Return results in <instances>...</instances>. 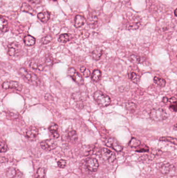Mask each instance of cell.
<instances>
[{"instance_id": "obj_1", "label": "cell", "mask_w": 177, "mask_h": 178, "mask_svg": "<svg viewBox=\"0 0 177 178\" xmlns=\"http://www.w3.org/2000/svg\"><path fill=\"white\" fill-rule=\"evenodd\" d=\"M150 118L154 121L161 122L168 118L169 114L164 108H154L150 111Z\"/></svg>"}, {"instance_id": "obj_2", "label": "cell", "mask_w": 177, "mask_h": 178, "mask_svg": "<svg viewBox=\"0 0 177 178\" xmlns=\"http://www.w3.org/2000/svg\"><path fill=\"white\" fill-rule=\"evenodd\" d=\"M94 98L97 104L101 107L108 106L111 102V99L108 95L99 90L94 93Z\"/></svg>"}, {"instance_id": "obj_3", "label": "cell", "mask_w": 177, "mask_h": 178, "mask_svg": "<svg viewBox=\"0 0 177 178\" xmlns=\"http://www.w3.org/2000/svg\"><path fill=\"white\" fill-rule=\"evenodd\" d=\"M141 19L139 16L131 15L128 17L125 22V27L127 30H135L139 28Z\"/></svg>"}, {"instance_id": "obj_4", "label": "cell", "mask_w": 177, "mask_h": 178, "mask_svg": "<svg viewBox=\"0 0 177 178\" xmlns=\"http://www.w3.org/2000/svg\"><path fill=\"white\" fill-rule=\"evenodd\" d=\"M19 72L21 75L31 84L34 86H38L39 83V79L38 76L36 75V74L30 72L25 68L24 67L21 68L19 70Z\"/></svg>"}, {"instance_id": "obj_5", "label": "cell", "mask_w": 177, "mask_h": 178, "mask_svg": "<svg viewBox=\"0 0 177 178\" xmlns=\"http://www.w3.org/2000/svg\"><path fill=\"white\" fill-rule=\"evenodd\" d=\"M101 155L103 159L108 163H113L115 161V154L110 149L105 148L102 149L101 151Z\"/></svg>"}, {"instance_id": "obj_6", "label": "cell", "mask_w": 177, "mask_h": 178, "mask_svg": "<svg viewBox=\"0 0 177 178\" xmlns=\"http://www.w3.org/2000/svg\"><path fill=\"white\" fill-rule=\"evenodd\" d=\"M68 74L77 84L80 85L83 84L84 80L82 75L77 72L74 68L71 67L69 69Z\"/></svg>"}, {"instance_id": "obj_7", "label": "cell", "mask_w": 177, "mask_h": 178, "mask_svg": "<svg viewBox=\"0 0 177 178\" xmlns=\"http://www.w3.org/2000/svg\"><path fill=\"white\" fill-rule=\"evenodd\" d=\"M2 87L4 89H15L17 91H21L22 90V84L19 82L14 81H7L4 82L2 84Z\"/></svg>"}, {"instance_id": "obj_8", "label": "cell", "mask_w": 177, "mask_h": 178, "mask_svg": "<svg viewBox=\"0 0 177 178\" xmlns=\"http://www.w3.org/2000/svg\"><path fill=\"white\" fill-rule=\"evenodd\" d=\"M40 145L43 149L47 151H52L55 149L57 146L56 142L53 139H47L41 142Z\"/></svg>"}, {"instance_id": "obj_9", "label": "cell", "mask_w": 177, "mask_h": 178, "mask_svg": "<svg viewBox=\"0 0 177 178\" xmlns=\"http://www.w3.org/2000/svg\"><path fill=\"white\" fill-rule=\"evenodd\" d=\"M105 144L107 146L112 148L116 152H121L123 149V146L117 141L112 137H109L106 139Z\"/></svg>"}, {"instance_id": "obj_10", "label": "cell", "mask_w": 177, "mask_h": 178, "mask_svg": "<svg viewBox=\"0 0 177 178\" xmlns=\"http://www.w3.org/2000/svg\"><path fill=\"white\" fill-rule=\"evenodd\" d=\"M160 171L163 174L174 176L175 173V167L169 163H164L160 167Z\"/></svg>"}, {"instance_id": "obj_11", "label": "cell", "mask_w": 177, "mask_h": 178, "mask_svg": "<svg viewBox=\"0 0 177 178\" xmlns=\"http://www.w3.org/2000/svg\"><path fill=\"white\" fill-rule=\"evenodd\" d=\"M87 168L90 171L95 172L99 168V163L97 159L94 158H90L87 161Z\"/></svg>"}, {"instance_id": "obj_12", "label": "cell", "mask_w": 177, "mask_h": 178, "mask_svg": "<svg viewBox=\"0 0 177 178\" xmlns=\"http://www.w3.org/2000/svg\"><path fill=\"white\" fill-rule=\"evenodd\" d=\"M38 134H39V131L38 129L36 128V127L31 126V127H29L26 131V137L30 140H32L38 136Z\"/></svg>"}, {"instance_id": "obj_13", "label": "cell", "mask_w": 177, "mask_h": 178, "mask_svg": "<svg viewBox=\"0 0 177 178\" xmlns=\"http://www.w3.org/2000/svg\"><path fill=\"white\" fill-rule=\"evenodd\" d=\"M86 22V19L83 16L81 15L76 16L74 19V26L76 28L81 27V26H83L85 24V22Z\"/></svg>"}, {"instance_id": "obj_14", "label": "cell", "mask_w": 177, "mask_h": 178, "mask_svg": "<svg viewBox=\"0 0 177 178\" xmlns=\"http://www.w3.org/2000/svg\"><path fill=\"white\" fill-rule=\"evenodd\" d=\"M49 130L54 138L57 139L59 137V134L58 132V126L57 124L55 123H51L49 127Z\"/></svg>"}, {"instance_id": "obj_15", "label": "cell", "mask_w": 177, "mask_h": 178, "mask_svg": "<svg viewBox=\"0 0 177 178\" xmlns=\"http://www.w3.org/2000/svg\"><path fill=\"white\" fill-rule=\"evenodd\" d=\"M21 10L24 12L28 13L32 15H35L36 11L32 9L30 5L27 3H23L21 7Z\"/></svg>"}, {"instance_id": "obj_16", "label": "cell", "mask_w": 177, "mask_h": 178, "mask_svg": "<svg viewBox=\"0 0 177 178\" xmlns=\"http://www.w3.org/2000/svg\"><path fill=\"white\" fill-rule=\"evenodd\" d=\"M38 19L43 22H46L50 18V13L48 12H43L38 14Z\"/></svg>"}, {"instance_id": "obj_17", "label": "cell", "mask_w": 177, "mask_h": 178, "mask_svg": "<svg viewBox=\"0 0 177 178\" xmlns=\"http://www.w3.org/2000/svg\"><path fill=\"white\" fill-rule=\"evenodd\" d=\"M128 75L131 81H133L135 83L138 84V83L139 82L140 76L137 73L135 72H128Z\"/></svg>"}, {"instance_id": "obj_18", "label": "cell", "mask_w": 177, "mask_h": 178, "mask_svg": "<svg viewBox=\"0 0 177 178\" xmlns=\"http://www.w3.org/2000/svg\"><path fill=\"white\" fill-rule=\"evenodd\" d=\"M36 39L30 35H28L24 38V43L27 46H33L36 43Z\"/></svg>"}, {"instance_id": "obj_19", "label": "cell", "mask_w": 177, "mask_h": 178, "mask_svg": "<svg viewBox=\"0 0 177 178\" xmlns=\"http://www.w3.org/2000/svg\"><path fill=\"white\" fill-rule=\"evenodd\" d=\"M17 170H18L16 169L15 168L12 167L8 168L6 171V175L7 178H14L17 176V172H18Z\"/></svg>"}, {"instance_id": "obj_20", "label": "cell", "mask_w": 177, "mask_h": 178, "mask_svg": "<svg viewBox=\"0 0 177 178\" xmlns=\"http://www.w3.org/2000/svg\"><path fill=\"white\" fill-rule=\"evenodd\" d=\"M98 22V17L95 15L92 14L89 16L87 19V23L90 27H95Z\"/></svg>"}, {"instance_id": "obj_21", "label": "cell", "mask_w": 177, "mask_h": 178, "mask_svg": "<svg viewBox=\"0 0 177 178\" xmlns=\"http://www.w3.org/2000/svg\"><path fill=\"white\" fill-rule=\"evenodd\" d=\"M102 55V50L100 48H96L92 53V57L95 60H99Z\"/></svg>"}, {"instance_id": "obj_22", "label": "cell", "mask_w": 177, "mask_h": 178, "mask_svg": "<svg viewBox=\"0 0 177 178\" xmlns=\"http://www.w3.org/2000/svg\"><path fill=\"white\" fill-rule=\"evenodd\" d=\"M101 72L99 69H96L94 70L92 75V79L96 82L99 81L101 78Z\"/></svg>"}, {"instance_id": "obj_23", "label": "cell", "mask_w": 177, "mask_h": 178, "mask_svg": "<svg viewBox=\"0 0 177 178\" xmlns=\"http://www.w3.org/2000/svg\"><path fill=\"white\" fill-rule=\"evenodd\" d=\"M30 67L34 69H38L39 70H43L44 69V66L42 64L39 63L38 62H36L34 60H31L29 63Z\"/></svg>"}, {"instance_id": "obj_24", "label": "cell", "mask_w": 177, "mask_h": 178, "mask_svg": "<svg viewBox=\"0 0 177 178\" xmlns=\"http://www.w3.org/2000/svg\"><path fill=\"white\" fill-rule=\"evenodd\" d=\"M154 82L160 87H164L166 84V81L165 79L160 77H157V76H155L154 78Z\"/></svg>"}, {"instance_id": "obj_25", "label": "cell", "mask_w": 177, "mask_h": 178, "mask_svg": "<svg viewBox=\"0 0 177 178\" xmlns=\"http://www.w3.org/2000/svg\"><path fill=\"white\" fill-rule=\"evenodd\" d=\"M84 96V94H83V92H81L80 91H78L77 92L74 93L72 95V98L74 100H75L76 101H83L84 99V98H85Z\"/></svg>"}, {"instance_id": "obj_26", "label": "cell", "mask_w": 177, "mask_h": 178, "mask_svg": "<svg viewBox=\"0 0 177 178\" xmlns=\"http://www.w3.org/2000/svg\"><path fill=\"white\" fill-rule=\"evenodd\" d=\"M71 39V37L70 34L65 33V34H61L59 37L58 41L60 43H65L70 41Z\"/></svg>"}, {"instance_id": "obj_27", "label": "cell", "mask_w": 177, "mask_h": 178, "mask_svg": "<svg viewBox=\"0 0 177 178\" xmlns=\"http://www.w3.org/2000/svg\"><path fill=\"white\" fill-rule=\"evenodd\" d=\"M160 141L168 142L171 143L172 144H175L177 145V139L175 137H163L160 138Z\"/></svg>"}, {"instance_id": "obj_28", "label": "cell", "mask_w": 177, "mask_h": 178, "mask_svg": "<svg viewBox=\"0 0 177 178\" xmlns=\"http://www.w3.org/2000/svg\"><path fill=\"white\" fill-rule=\"evenodd\" d=\"M36 178H46V172L44 168H39L36 172Z\"/></svg>"}, {"instance_id": "obj_29", "label": "cell", "mask_w": 177, "mask_h": 178, "mask_svg": "<svg viewBox=\"0 0 177 178\" xmlns=\"http://www.w3.org/2000/svg\"><path fill=\"white\" fill-rule=\"evenodd\" d=\"M140 144H141L140 141L134 137L132 138L129 143V145L131 147H138L140 145Z\"/></svg>"}, {"instance_id": "obj_30", "label": "cell", "mask_w": 177, "mask_h": 178, "mask_svg": "<svg viewBox=\"0 0 177 178\" xmlns=\"http://www.w3.org/2000/svg\"><path fill=\"white\" fill-rule=\"evenodd\" d=\"M16 46H17V44L15 46L14 43H12L11 44L9 45L8 53H9V55L11 56H13L15 55L16 52H17L15 48V47Z\"/></svg>"}, {"instance_id": "obj_31", "label": "cell", "mask_w": 177, "mask_h": 178, "mask_svg": "<svg viewBox=\"0 0 177 178\" xmlns=\"http://www.w3.org/2000/svg\"><path fill=\"white\" fill-rule=\"evenodd\" d=\"M68 137L72 142H75L77 140V134L75 130H72L69 132Z\"/></svg>"}, {"instance_id": "obj_32", "label": "cell", "mask_w": 177, "mask_h": 178, "mask_svg": "<svg viewBox=\"0 0 177 178\" xmlns=\"http://www.w3.org/2000/svg\"><path fill=\"white\" fill-rule=\"evenodd\" d=\"M53 38L51 35H47L46 36L44 37L41 39V42L43 44H47L48 43H50L52 41Z\"/></svg>"}, {"instance_id": "obj_33", "label": "cell", "mask_w": 177, "mask_h": 178, "mask_svg": "<svg viewBox=\"0 0 177 178\" xmlns=\"http://www.w3.org/2000/svg\"><path fill=\"white\" fill-rule=\"evenodd\" d=\"M7 25V21L1 16V19H0V27H1V31H4V29L6 28Z\"/></svg>"}, {"instance_id": "obj_34", "label": "cell", "mask_w": 177, "mask_h": 178, "mask_svg": "<svg viewBox=\"0 0 177 178\" xmlns=\"http://www.w3.org/2000/svg\"><path fill=\"white\" fill-rule=\"evenodd\" d=\"M130 60H131V62H133V63H141V59L140 57L138 55H135V54L131 55L130 56Z\"/></svg>"}, {"instance_id": "obj_35", "label": "cell", "mask_w": 177, "mask_h": 178, "mask_svg": "<svg viewBox=\"0 0 177 178\" xmlns=\"http://www.w3.org/2000/svg\"><path fill=\"white\" fill-rule=\"evenodd\" d=\"M80 72H82L85 77H88L90 75V70L86 68L84 66H82L80 68Z\"/></svg>"}, {"instance_id": "obj_36", "label": "cell", "mask_w": 177, "mask_h": 178, "mask_svg": "<svg viewBox=\"0 0 177 178\" xmlns=\"http://www.w3.org/2000/svg\"><path fill=\"white\" fill-rule=\"evenodd\" d=\"M126 108L128 110H135L136 109L137 105L135 103L131 102V103H128L126 104Z\"/></svg>"}, {"instance_id": "obj_37", "label": "cell", "mask_w": 177, "mask_h": 178, "mask_svg": "<svg viewBox=\"0 0 177 178\" xmlns=\"http://www.w3.org/2000/svg\"><path fill=\"white\" fill-rule=\"evenodd\" d=\"M8 150V146L7 144L3 141H1V152H6Z\"/></svg>"}, {"instance_id": "obj_38", "label": "cell", "mask_w": 177, "mask_h": 178, "mask_svg": "<svg viewBox=\"0 0 177 178\" xmlns=\"http://www.w3.org/2000/svg\"><path fill=\"white\" fill-rule=\"evenodd\" d=\"M6 115L9 119H16L18 117V115L17 114L12 111H8L6 113Z\"/></svg>"}, {"instance_id": "obj_39", "label": "cell", "mask_w": 177, "mask_h": 178, "mask_svg": "<svg viewBox=\"0 0 177 178\" xmlns=\"http://www.w3.org/2000/svg\"><path fill=\"white\" fill-rule=\"evenodd\" d=\"M57 164L59 168H64L66 166V161L64 159H60L57 162Z\"/></svg>"}, {"instance_id": "obj_40", "label": "cell", "mask_w": 177, "mask_h": 178, "mask_svg": "<svg viewBox=\"0 0 177 178\" xmlns=\"http://www.w3.org/2000/svg\"><path fill=\"white\" fill-rule=\"evenodd\" d=\"M169 108L170 110H172L173 111H177V101L175 102L174 103H172L170 105Z\"/></svg>"}, {"instance_id": "obj_41", "label": "cell", "mask_w": 177, "mask_h": 178, "mask_svg": "<svg viewBox=\"0 0 177 178\" xmlns=\"http://www.w3.org/2000/svg\"><path fill=\"white\" fill-rule=\"evenodd\" d=\"M53 63V60L51 58L48 57V58H46V60H45V63H46V65L50 66V65H52Z\"/></svg>"}, {"instance_id": "obj_42", "label": "cell", "mask_w": 177, "mask_h": 178, "mask_svg": "<svg viewBox=\"0 0 177 178\" xmlns=\"http://www.w3.org/2000/svg\"><path fill=\"white\" fill-rule=\"evenodd\" d=\"M148 151H149V148L148 147H146V146H145L143 148H141V149H139V150H137V152L140 153L146 152Z\"/></svg>"}, {"instance_id": "obj_43", "label": "cell", "mask_w": 177, "mask_h": 178, "mask_svg": "<svg viewBox=\"0 0 177 178\" xmlns=\"http://www.w3.org/2000/svg\"><path fill=\"white\" fill-rule=\"evenodd\" d=\"M31 3L35 4H39L41 2V0H29Z\"/></svg>"}, {"instance_id": "obj_44", "label": "cell", "mask_w": 177, "mask_h": 178, "mask_svg": "<svg viewBox=\"0 0 177 178\" xmlns=\"http://www.w3.org/2000/svg\"><path fill=\"white\" fill-rule=\"evenodd\" d=\"M51 98H53L52 96H51V95L50 94H47L45 95V99H47V100H50L51 99Z\"/></svg>"}, {"instance_id": "obj_45", "label": "cell", "mask_w": 177, "mask_h": 178, "mask_svg": "<svg viewBox=\"0 0 177 178\" xmlns=\"http://www.w3.org/2000/svg\"><path fill=\"white\" fill-rule=\"evenodd\" d=\"M169 101V99L168 98H166V97H165V98H163V102L164 103H166L167 102H168Z\"/></svg>"}, {"instance_id": "obj_46", "label": "cell", "mask_w": 177, "mask_h": 178, "mask_svg": "<svg viewBox=\"0 0 177 178\" xmlns=\"http://www.w3.org/2000/svg\"><path fill=\"white\" fill-rule=\"evenodd\" d=\"M130 1V0H121V2L122 3H126L129 2Z\"/></svg>"}, {"instance_id": "obj_47", "label": "cell", "mask_w": 177, "mask_h": 178, "mask_svg": "<svg viewBox=\"0 0 177 178\" xmlns=\"http://www.w3.org/2000/svg\"><path fill=\"white\" fill-rule=\"evenodd\" d=\"M174 13H175V16H177V9H175V12H174Z\"/></svg>"}, {"instance_id": "obj_48", "label": "cell", "mask_w": 177, "mask_h": 178, "mask_svg": "<svg viewBox=\"0 0 177 178\" xmlns=\"http://www.w3.org/2000/svg\"><path fill=\"white\" fill-rule=\"evenodd\" d=\"M174 128H175V130H177V123L174 125Z\"/></svg>"}, {"instance_id": "obj_49", "label": "cell", "mask_w": 177, "mask_h": 178, "mask_svg": "<svg viewBox=\"0 0 177 178\" xmlns=\"http://www.w3.org/2000/svg\"><path fill=\"white\" fill-rule=\"evenodd\" d=\"M53 1H57V0H53Z\"/></svg>"}, {"instance_id": "obj_50", "label": "cell", "mask_w": 177, "mask_h": 178, "mask_svg": "<svg viewBox=\"0 0 177 178\" xmlns=\"http://www.w3.org/2000/svg\"><path fill=\"white\" fill-rule=\"evenodd\" d=\"M176 57H177V56H176Z\"/></svg>"}]
</instances>
